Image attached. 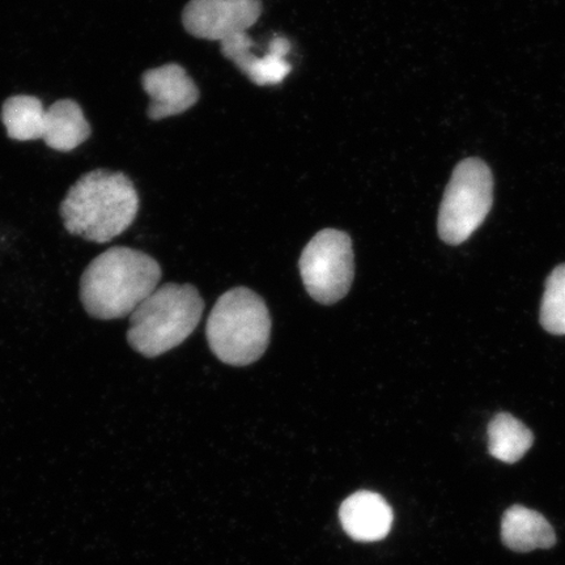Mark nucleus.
<instances>
[{"mask_svg":"<svg viewBox=\"0 0 565 565\" xmlns=\"http://www.w3.org/2000/svg\"><path fill=\"white\" fill-rule=\"evenodd\" d=\"M160 279L157 259L131 247H110L84 270L81 300L90 317L118 320L131 316L159 287Z\"/></svg>","mask_w":565,"mask_h":565,"instance_id":"obj_1","label":"nucleus"},{"mask_svg":"<svg viewBox=\"0 0 565 565\" xmlns=\"http://www.w3.org/2000/svg\"><path fill=\"white\" fill-rule=\"evenodd\" d=\"M138 210L139 195L129 177L104 169L84 174L61 204L67 232L98 244L122 235Z\"/></svg>","mask_w":565,"mask_h":565,"instance_id":"obj_2","label":"nucleus"},{"mask_svg":"<svg viewBox=\"0 0 565 565\" xmlns=\"http://www.w3.org/2000/svg\"><path fill=\"white\" fill-rule=\"evenodd\" d=\"M203 310L204 301L193 286L168 282L134 310L127 342L140 355L160 356L193 334Z\"/></svg>","mask_w":565,"mask_h":565,"instance_id":"obj_3","label":"nucleus"},{"mask_svg":"<svg viewBox=\"0 0 565 565\" xmlns=\"http://www.w3.org/2000/svg\"><path fill=\"white\" fill-rule=\"evenodd\" d=\"M206 334L212 352L223 363L249 365L270 343V313L256 292L244 287L231 289L212 309Z\"/></svg>","mask_w":565,"mask_h":565,"instance_id":"obj_4","label":"nucleus"},{"mask_svg":"<svg viewBox=\"0 0 565 565\" xmlns=\"http://www.w3.org/2000/svg\"><path fill=\"white\" fill-rule=\"evenodd\" d=\"M493 180L484 161L470 158L457 166L443 198L439 236L444 243L459 245L486 221L492 206Z\"/></svg>","mask_w":565,"mask_h":565,"instance_id":"obj_5","label":"nucleus"},{"mask_svg":"<svg viewBox=\"0 0 565 565\" xmlns=\"http://www.w3.org/2000/svg\"><path fill=\"white\" fill-rule=\"evenodd\" d=\"M299 267L312 299L324 306L342 300L355 277L351 237L338 230L318 232L302 250Z\"/></svg>","mask_w":565,"mask_h":565,"instance_id":"obj_6","label":"nucleus"},{"mask_svg":"<svg viewBox=\"0 0 565 565\" xmlns=\"http://www.w3.org/2000/svg\"><path fill=\"white\" fill-rule=\"evenodd\" d=\"M263 13L260 0H190L182 13L185 30L196 39L222 42L246 33Z\"/></svg>","mask_w":565,"mask_h":565,"instance_id":"obj_7","label":"nucleus"},{"mask_svg":"<svg viewBox=\"0 0 565 565\" xmlns=\"http://www.w3.org/2000/svg\"><path fill=\"white\" fill-rule=\"evenodd\" d=\"M141 84L151 97L147 113L153 121L179 116L200 100V89L194 81L175 63L146 71Z\"/></svg>","mask_w":565,"mask_h":565,"instance_id":"obj_8","label":"nucleus"},{"mask_svg":"<svg viewBox=\"0 0 565 565\" xmlns=\"http://www.w3.org/2000/svg\"><path fill=\"white\" fill-rule=\"evenodd\" d=\"M253 45L247 33H238L221 42L225 58L235 63L257 86H277L285 81L292 70L286 61V55L291 51L289 41L285 38H275L270 51L263 58L252 53Z\"/></svg>","mask_w":565,"mask_h":565,"instance_id":"obj_9","label":"nucleus"},{"mask_svg":"<svg viewBox=\"0 0 565 565\" xmlns=\"http://www.w3.org/2000/svg\"><path fill=\"white\" fill-rule=\"evenodd\" d=\"M342 526L359 542L384 540L393 525V511L381 494L360 491L351 494L339 511Z\"/></svg>","mask_w":565,"mask_h":565,"instance_id":"obj_10","label":"nucleus"},{"mask_svg":"<svg viewBox=\"0 0 565 565\" xmlns=\"http://www.w3.org/2000/svg\"><path fill=\"white\" fill-rule=\"evenodd\" d=\"M501 540L515 553H530L553 547L556 536L553 526L541 513L514 505L501 521Z\"/></svg>","mask_w":565,"mask_h":565,"instance_id":"obj_11","label":"nucleus"},{"mask_svg":"<svg viewBox=\"0 0 565 565\" xmlns=\"http://www.w3.org/2000/svg\"><path fill=\"white\" fill-rule=\"evenodd\" d=\"M90 136V126L81 105L74 100H60L46 109L44 137L47 147L70 152Z\"/></svg>","mask_w":565,"mask_h":565,"instance_id":"obj_12","label":"nucleus"},{"mask_svg":"<svg viewBox=\"0 0 565 565\" xmlns=\"http://www.w3.org/2000/svg\"><path fill=\"white\" fill-rule=\"evenodd\" d=\"M533 443L532 430L510 414H499L490 423L489 450L499 461L519 462L533 447Z\"/></svg>","mask_w":565,"mask_h":565,"instance_id":"obj_13","label":"nucleus"},{"mask_svg":"<svg viewBox=\"0 0 565 565\" xmlns=\"http://www.w3.org/2000/svg\"><path fill=\"white\" fill-rule=\"evenodd\" d=\"M46 109L40 98L28 95L12 96L3 104L2 121L9 138L19 141L44 137Z\"/></svg>","mask_w":565,"mask_h":565,"instance_id":"obj_14","label":"nucleus"},{"mask_svg":"<svg viewBox=\"0 0 565 565\" xmlns=\"http://www.w3.org/2000/svg\"><path fill=\"white\" fill-rule=\"evenodd\" d=\"M541 324L551 334L565 335V265L556 267L546 281Z\"/></svg>","mask_w":565,"mask_h":565,"instance_id":"obj_15","label":"nucleus"}]
</instances>
